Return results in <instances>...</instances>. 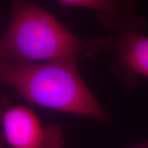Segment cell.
Masks as SVG:
<instances>
[{"label": "cell", "instance_id": "6da1fadb", "mask_svg": "<svg viewBox=\"0 0 148 148\" xmlns=\"http://www.w3.org/2000/svg\"><path fill=\"white\" fill-rule=\"evenodd\" d=\"M107 36L80 38L30 0H12L10 20L0 36V63L77 60L106 53Z\"/></svg>", "mask_w": 148, "mask_h": 148}, {"label": "cell", "instance_id": "7a4b0ae2", "mask_svg": "<svg viewBox=\"0 0 148 148\" xmlns=\"http://www.w3.org/2000/svg\"><path fill=\"white\" fill-rule=\"evenodd\" d=\"M0 82L9 85L30 104L110 122L82 79L77 60L0 63Z\"/></svg>", "mask_w": 148, "mask_h": 148}, {"label": "cell", "instance_id": "3957f363", "mask_svg": "<svg viewBox=\"0 0 148 148\" xmlns=\"http://www.w3.org/2000/svg\"><path fill=\"white\" fill-rule=\"evenodd\" d=\"M2 126L12 148H64L65 139L57 124L45 126L33 111L23 106L5 109Z\"/></svg>", "mask_w": 148, "mask_h": 148}, {"label": "cell", "instance_id": "277c9868", "mask_svg": "<svg viewBox=\"0 0 148 148\" xmlns=\"http://www.w3.org/2000/svg\"><path fill=\"white\" fill-rule=\"evenodd\" d=\"M106 53L113 59L112 71L128 87L138 85V76L148 78V36L140 32H113L107 36Z\"/></svg>", "mask_w": 148, "mask_h": 148}, {"label": "cell", "instance_id": "5b68a950", "mask_svg": "<svg viewBox=\"0 0 148 148\" xmlns=\"http://www.w3.org/2000/svg\"><path fill=\"white\" fill-rule=\"evenodd\" d=\"M63 8L92 10L101 24L114 32H141L147 20L137 12L138 0H56Z\"/></svg>", "mask_w": 148, "mask_h": 148}, {"label": "cell", "instance_id": "8992f818", "mask_svg": "<svg viewBox=\"0 0 148 148\" xmlns=\"http://www.w3.org/2000/svg\"><path fill=\"white\" fill-rule=\"evenodd\" d=\"M5 101L0 96V119H1L2 114H3V111L5 110ZM0 148H1V146H0Z\"/></svg>", "mask_w": 148, "mask_h": 148}, {"label": "cell", "instance_id": "52a82bcc", "mask_svg": "<svg viewBox=\"0 0 148 148\" xmlns=\"http://www.w3.org/2000/svg\"><path fill=\"white\" fill-rule=\"evenodd\" d=\"M131 148H148V143H143L141 144H138L137 146L133 147Z\"/></svg>", "mask_w": 148, "mask_h": 148}]
</instances>
